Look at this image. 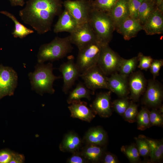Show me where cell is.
Segmentation results:
<instances>
[{"label":"cell","mask_w":163,"mask_h":163,"mask_svg":"<svg viewBox=\"0 0 163 163\" xmlns=\"http://www.w3.org/2000/svg\"><path fill=\"white\" fill-rule=\"evenodd\" d=\"M119 0H93L91 1L92 8L108 13Z\"/></svg>","instance_id":"30"},{"label":"cell","mask_w":163,"mask_h":163,"mask_svg":"<svg viewBox=\"0 0 163 163\" xmlns=\"http://www.w3.org/2000/svg\"><path fill=\"white\" fill-rule=\"evenodd\" d=\"M59 69L62 75V91L65 94H67L81 74L75 62L74 56H69L68 60L60 65Z\"/></svg>","instance_id":"11"},{"label":"cell","mask_w":163,"mask_h":163,"mask_svg":"<svg viewBox=\"0 0 163 163\" xmlns=\"http://www.w3.org/2000/svg\"><path fill=\"white\" fill-rule=\"evenodd\" d=\"M156 8L155 0H146L141 2L138 10L137 19L142 25Z\"/></svg>","instance_id":"26"},{"label":"cell","mask_w":163,"mask_h":163,"mask_svg":"<svg viewBox=\"0 0 163 163\" xmlns=\"http://www.w3.org/2000/svg\"><path fill=\"white\" fill-rule=\"evenodd\" d=\"M70 34L69 37L70 42L76 45L78 50L97 40L88 22L78 24Z\"/></svg>","instance_id":"10"},{"label":"cell","mask_w":163,"mask_h":163,"mask_svg":"<svg viewBox=\"0 0 163 163\" xmlns=\"http://www.w3.org/2000/svg\"><path fill=\"white\" fill-rule=\"evenodd\" d=\"M116 30L125 40H128L135 37L142 30V26L137 19L129 16L118 25Z\"/></svg>","instance_id":"14"},{"label":"cell","mask_w":163,"mask_h":163,"mask_svg":"<svg viewBox=\"0 0 163 163\" xmlns=\"http://www.w3.org/2000/svg\"><path fill=\"white\" fill-rule=\"evenodd\" d=\"M63 6L78 24L88 22L92 9L91 0H66L63 1Z\"/></svg>","instance_id":"7"},{"label":"cell","mask_w":163,"mask_h":163,"mask_svg":"<svg viewBox=\"0 0 163 163\" xmlns=\"http://www.w3.org/2000/svg\"><path fill=\"white\" fill-rule=\"evenodd\" d=\"M17 72L11 67L0 66V100L4 97L13 95L18 84Z\"/></svg>","instance_id":"9"},{"label":"cell","mask_w":163,"mask_h":163,"mask_svg":"<svg viewBox=\"0 0 163 163\" xmlns=\"http://www.w3.org/2000/svg\"><path fill=\"white\" fill-rule=\"evenodd\" d=\"M103 45L97 40L78 50L75 63L81 74L97 65Z\"/></svg>","instance_id":"5"},{"label":"cell","mask_w":163,"mask_h":163,"mask_svg":"<svg viewBox=\"0 0 163 163\" xmlns=\"http://www.w3.org/2000/svg\"><path fill=\"white\" fill-rule=\"evenodd\" d=\"M163 65L162 59L153 60L149 68L151 72L153 75V79H155L159 75L160 70Z\"/></svg>","instance_id":"38"},{"label":"cell","mask_w":163,"mask_h":163,"mask_svg":"<svg viewBox=\"0 0 163 163\" xmlns=\"http://www.w3.org/2000/svg\"><path fill=\"white\" fill-rule=\"evenodd\" d=\"M139 1L141 2H142L143 1L146 0H138Z\"/></svg>","instance_id":"45"},{"label":"cell","mask_w":163,"mask_h":163,"mask_svg":"<svg viewBox=\"0 0 163 163\" xmlns=\"http://www.w3.org/2000/svg\"><path fill=\"white\" fill-rule=\"evenodd\" d=\"M149 112L148 109L143 107L138 113L136 120L138 129L143 131L150 127Z\"/></svg>","instance_id":"29"},{"label":"cell","mask_w":163,"mask_h":163,"mask_svg":"<svg viewBox=\"0 0 163 163\" xmlns=\"http://www.w3.org/2000/svg\"><path fill=\"white\" fill-rule=\"evenodd\" d=\"M24 161L25 157L23 155L14 152L10 163H23Z\"/></svg>","instance_id":"42"},{"label":"cell","mask_w":163,"mask_h":163,"mask_svg":"<svg viewBox=\"0 0 163 163\" xmlns=\"http://www.w3.org/2000/svg\"><path fill=\"white\" fill-rule=\"evenodd\" d=\"M88 22L97 40L103 45L109 44L115 30L113 22L106 12L92 9Z\"/></svg>","instance_id":"4"},{"label":"cell","mask_w":163,"mask_h":163,"mask_svg":"<svg viewBox=\"0 0 163 163\" xmlns=\"http://www.w3.org/2000/svg\"><path fill=\"white\" fill-rule=\"evenodd\" d=\"M14 153L8 149L0 150V163H10Z\"/></svg>","instance_id":"39"},{"label":"cell","mask_w":163,"mask_h":163,"mask_svg":"<svg viewBox=\"0 0 163 163\" xmlns=\"http://www.w3.org/2000/svg\"></svg>","instance_id":"47"},{"label":"cell","mask_w":163,"mask_h":163,"mask_svg":"<svg viewBox=\"0 0 163 163\" xmlns=\"http://www.w3.org/2000/svg\"><path fill=\"white\" fill-rule=\"evenodd\" d=\"M58 16V19L54 26V33L66 32L70 33L78 25L74 18L65 8Z\"/></svg>","instance_id":"19"},{"label":"cell","mask_w":163,"mask_h":163,"mask_svg":"<svg viewBox=\"0 0 163 163\" xmlns=\"http://www.w3.org/2000/svg\"><path fill=\"white\" fill-rule=\"evenodd\" d=\"M147 140L150 147L149 156L151 161L155 162L160 161L163 155V143L162 140H155L148 139Z\"/></svg>","instance_id":"27"},{"label":"cell","mask_w":163,"mask_h":163,"mask_svg":"<svg viewBox=\"0 0 163 163\" xmlns=\"http://www.w3.org/2000/svg\"><path fill=\"white\" fill-rule=\"evenodd\" d=\"M101 159L104 163H117L119 162L116 156L109 152L104 153Z\"/></svg>","instance_id":"41"},{"label":"cell","mask_w":163,"mask_h":163,"mask_svg":"<svg viewBox=\"0 0 163 163\" xmlns=\"http://www.w3.org/2000/svg\"><path fill=\"white\" fill-rule=\"evenodd\" d=\"M107 133L101 126L91 128L87 132L84 137L86 144H92L102 146L107 141Z\"/></svg>","instance_id":"20"},{"label":"cell","mask_w":163,"mask_h":163,"mask_svg":"<svg viewBox=\"0 0 163 163\" xmlns=\"http://www.w3.org/2000/svg\"><path fill=\"white\" fill-rule=\"evenodd\" d=\"M163 11L156 7L142 26L147 35L161 34L163 32Z\"/></svg>","instance_id":"16"},{"label":"cell","mask_w":163,"mask_h":163,"mask_svg":"<svg viewBox=\"0 0 163 163\" xmlns=\"http://www.w3.org/2000/svg\"><path fill=\"white\" fill-rule=\"evenodd\" d=\"M108 13L113 22L116 30L118 25L129 16L127 0H119Z\"/></svg>","instance_id":"21"},{"label":"cell","mask_w":163,"mask_h":163,"mask_svg":"<svg viewBox=\"0 0 163 163\" xmlns=\"http://www.w3.org/2000/svg\"><path fill=\"white\" fill-rule=\"evenodd\" d=\"M137 106L132 103L129 104L123 116L125 120L130 123L134 122L138 113Z\"/></svg>","instance_id":"33"},{"label":"cell","mask_w":163,"mask_h":163,"mask_svg":"<svg viewBox=\"0 0 163 163\" xmlns=\"http://www.w3.org/2000/svg\"><path fill=\"white\" fill-rule=\"evenodd\" d=\"M0 13L11 18L14 24V29L12 34L14 37L22 39L29 34L34 33L33 30L29 29L21 23L13 14L6 11H0Z\"/></svg>","instance_id":"25"},{"label":"cell","mask_w":163,"mask_h":163,"mask_svg":"<svg viewBox=\"0 0 163 163\" xmlns=\"http://www.w3.org/2000/svg\"><path fill=\"white\" fill-rule=\"evenodd\" d=\"M110 91L98 94L90 105L96 114L103 117H108L112 114Z\"/></svg>","instance_id":"13"},{"label":"cell","mask_w":163,"mask_h":163,"mask_svg":"<svg viewBox=\"0 0 163 163\" xmlns=\"http://www.w3.org/2000/svg\"><path fill=\"white\" fill-rule=\"evenodd\" d=\"M68 159L66 162L68 163H85L88 162L78 151L73 152Z\"/></svg>","instance_id":"40"},{"label":"cell","mask_w":163,"mask_h":163,"mask_svg":"<svg viewBox=\"0 0 163 163\" xmlns=\"http://www.w3.org/2000/svg\"><path fill=\"white\" fill-rule=\"evenodd\" d=\"M141 3L138 0H127L129 16L137 19L138 10Z\"/></svg>","instance_id":"37"},{"label":"cell","mask_w":163,"mask_h":163,"mask_svg":"<svg viewBox=\"0 0 163 163\" xmlns=\"http://www.w3.org/2000/svg\"><path fill=\"white\" fill-rule=\"evenodd\" d=\"M129 103L127 98L123 97L114 100L113 103L115 111L119 114L123 116L128 107Z\"/></svg>","instance_id":"34"},{"label":"cell","mask_w":163,"mask_h":163,"mask_svg":"<svg viewBox=\"0 0 163 163\" xmlns=\"http://www.w3.org/2000/svg\"><path fill=\"white\" fill-rule=\"evenodd\" d=\"M139 63L138 68L141 70H147L149 69L153 59L149 56H145L139 53L137 56Z\"/></svg>","instance_id":"36"},{"label":"cell","mask_w":163,"mask_h":163,"mask_svg":"<svg viewBox=\"0 0 163 163\" xmlns=\"http://www.w3.org/2000/svg\"><path fill=\"white\" fill-rule=\"evenodd\" d=\"M138 62L137 56L129 59L122 58L118 71L120 74L127 77L135 70Z\"/></svg>","instance_id":"28"},{"label":"cell","mask_w":163,"mask_h":163,"mask_svg":"<svg viewBox=\"0 0 163 163\" xmlns=\"http://www.w3.org/2000/svg\"><path fill=\"white\" fill-rule=\"evenodd\" d=\"M163 97L162 84L155 79L149 80L145 90L143 102L152 107H157L161 103Z\"/></svg>","instance_id":"12"},{"label":"cell","mask_w":163,"mask_h":163,"mask_svg":"<svg viewBox=\"0 0 163 163\" xmlns=\"http://www.w3.org/2000/svg\"><path fill=\"white\" fill-rule=\"evenodd\" d=\"M80 77L87 87L92 91H94L99 89L109 90L107 77L97 65L81 73Z\"/></svg>","instance_id":"8"},{"label":"cell","mask_w":163,"mask_h":163,"mask_svg":"<svg viewBox=\"0 0 163 163\" xmlns=\"http://www.w3.org/2000/svg\"><path fill=\"white\" fill-rule=\"evenodd\" d=\"M80 152L81 155L88 161L97 162L101 160L104 153V149L101 146L87 144Z\"/></svg>","instance_id":"24"},{"label":"cell","mask_w":163,"mask_h":163,"mask_svg":"<svg viewBox=\"0 0 163 163\" xmlns=\"http://www.w3.org/2000/svg\"><path fill=\"white\" fill-rule=\"evenodd\" d=\"M82 141L78 135L72 132L66 134L59 146L60 150L63 152L73 153L78 151Z\"/></svg>","instance_id":"22"},{"label":"cell","mask_w":163,"mask_h":163,"mask_svg":"<svg viewBox=\"0 0 163 163\" xmlns=\"http://www.w3.org/2000/svg\"><path fill=\"white\" fill-rule=\"evenodd\" d=\"M156 8L163 11V0H155Z\"/></svg>","instance_id":"44"},{"label":"cell","mask_w":163,"mask_h":163,"mask_svg":"<svg viewBox=\"0 0 163 163\" xmlns=\"http://www.w3.org/2000/svg\"><path fill=\"white\" fill-rule=\"evenodd\" d=\"M62 0H28L19 15L23 21L42 34L50 31L54 19L63 11Z\"/></svg>","instance_id":"1"},{"label":"cell","mask_w":163,"mask_h":163,"mask_svg":"<svg viewBox=\"0 0 163 163\" xmlns=\"http://www.w3.org/2000/svg\"><path fill=\"white\" fill-rule=\"evenodd\" d=\"M72 44L69 36L63 38L56 37L50 43L40 46L37 55L38 63L53 62L65 57L73 49Z\"/></svg>","instance_id":"3"},{"label":"cell","mask_w":163,"mask_h":163,"mask_svg":"<svg viewBox=\"0 0 163 163\" xmlns=\"http://www.w3.org/2000/svg\"><path fill=\"white\" fill-rule=\"evenodd\" d=\"M131 96L134 101H137L145 92L147 82L144 75L140 71L131 74L128 83Z\"/></svg>","instance_id":"17"},{"label":"cell","mask_w":163,"mask_h":163,"mask_svg":"<svg viewBox=\"0 0 163 163\" xmlns=\"http://www.w3.org/2000/svg\"><path fill=\"white\" fill-rule=\"evenodd\" d=\"M53 69L52 63L46 64L38 63L35 67L34 71L28 74L32 90L41 95L45 93L53 94L55 91L53 87V82L62 77L55 75Z\"/></svg>","instance_id":"2"},{"label":"cell","mask_w":163,"mask_h":163,"mask_svg":"<svg viewBox=\"0 0 163 163\" xmlns=\"http://www.w3.org/2000/svg\"><path fill=\"white\" fill-rule=\"evenodd\" d=\"M94 94V91L88 89L84 83L80 82L75 88L69 93L67 100L69 104L80 101L83 98H85L88 100L91 99V95Z\"/></svg>","instance_id":"23"},{"label":"cell","mask_w":163,"mask_h":163,"mask_svg":"<svg viewBox=\"0 0 163 163\" xmlns=\"http://www.w3.org/2000/svg\"><path fill=\"white\" fill-rule=\"evenodd\" d=\"M121 151L127 157L130 162L136 163L140 159V155L136 145L123 146L121 148Z\"/></svg>","instance_id":"32"},{"label":"cell","mask_w":163,"mask_h":163,"mask_svg":"<svg viewBox=\"0 0 163 163\" xmlns=\"http://www.w3.org/2000/svg\"></svg>","instance_id":"46"},{"label":"cell","mask_w":163,"mask_h":163,"mask_svg":"<svg viewBox=\"0 0 163 163\" xmlns=\"http://www.w3.org/2000/svg\"><path fill=\"white\" fill-rule=\"evenodd\" d=\"M135 139L140 155L143 157L149 156L150 150L147 138L143 135H140Z\"/></svg>","instance_id":"31"},{"label":"cell","mask_w":163,"mask_h":163,"mask_svg":"<svg viewBox=\"0 0 163 163\" xmlns=\"http://www.w3.org/2000/svg\"><path fill=\"white\" fill-rule=\"evenodd\" d=\"M162 112L160 110L153 109L149 112L150 126H162L163 118Z\"/></svg>","instance_id":"35"},{"label":"cell","mask_w":163,"mask_h":163,"mask_svg":"<svg viewBox=\"0 0 163 163\" xmlns=\"http://www.w3.org/2000/svg\"><path fill=\"white\" fill-rule=\"evenodd\" d=\"M71 117L90 122L95 117V113L87 106V103L80 101L74 102L68 107Z\"/></svg>","instance_id":"18"},{"label":"cell","mask_w":163,"mask_h":163,"mask_svg":"<svg viewBox=\"0 0 163 163\" xmlns=\"http://www.w3.org/2000/svg\"><path fill=\"white\" fill-rule=\"evenodd\" d=\"M127 77L117 72L107 77L109 90L121 97H125L128 94L129 85Z\"/></svg>","instance_id":"15"},{"label":"cell","mask_w":163,"mask_h":163,"mask_svg":"<svg viewBox=\"0 0 163 163\" xmlns=\"http://www.w3.org/2000/svg\"><path fill=\"white\" fill-rule=\"evenodd\" d=\"M12 6H19L23 7L24 4V0H9Z\"/></svg>","instance_id":"43"},{"label":"cell","mask_w":163,"mask_h":163,"mask_svg":"<svg viewBox=\"0 0 163 163\" xmlns=\"http://www.w3.org/2000/svg\"><path fill=\"white\" fill-rule=\"evenodd\" d=\"M122 58L110 47L109 44L104 45L97 65L105 75H110L118 71Z\"/></svg>","instance_id":"6"}]
</instances>
